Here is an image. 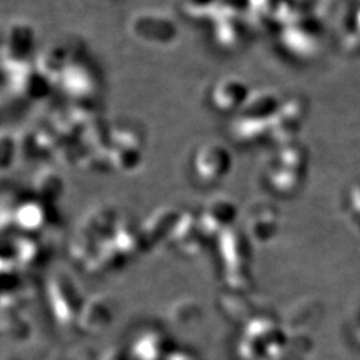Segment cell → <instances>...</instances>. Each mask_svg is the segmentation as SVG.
Here are the masks:
<instances>
[{
    "label": "cell",
    "mask_w": 360,
    "mask_h": 360,
    "mask_svg": "<svg viewBox=\"0 0 360 360\" xmlns=\"http://www.w3.org/2000/svg\"><path fill=\"white\" fill-rule=\"evenodd\" d=\"M129 37L148 47H167L179 35L172 16L160 10H141L129 18Z\"/></svg>",
    "instance_id": "obj_1"
},
{
    "label": "cell",
    "mask_w": 360,
    "mask_h": 360,
    "mask_svg": "<svg viewBox=\"0 0 360 360\" xmlns=\"http://www.w3.org/2000/svg\"><path fill=\"white\" fill-rule=\"evenodd\" d=\"M35 27L25 19H15L8 23L3 32L0 46V59L11 71L30 65L28 59L35 50Z\"/></svg>",
    "instance_id": "obj_2"
},
{
    "label": "cell",
    "mask_w": 360,
    "mask_h": 360,
    "mask_svg": "<svg viewBox=\"0 0 360 360\" xmlns=\"http://www.w3.org/2000/svg\"><path fill=\"white\" fill-rule=\"evenodd\" d=\"M13 72V87L25 99L35 101L46 96L50 90V80L31 65L16 68Z\"/></svg>",
    "instance_id": "obj_3"
},
{
    "label": "cell",
    "mask_w": 360,
    "mask_h": 360,
    "mask_svg": "<svg viewBox=\"0 0 360 360\" xmlns=\"http://www.w3.org/2000/svg\"><path fill=\"white\" fill-rule=\"evenodd\" d=\"M248 98V90L243 82L233 77H226L218 82L212 90V103L219 111L230 112L243 107Z\"/></svg>",
    "instance_id": "obj_4"
},
{
    "label": "cell",
    "mask_w": 360,
    "mask_h": 360,
    "mask_svg": "<svg viewBox=\"0 0 360 360\" xmlns=\"http://www.w3.org/2000/svg\"><path fill=\"white\" fill-rule=\"evenodd\" d=\"M71 65L70 53L65 44L51 43L39 53L37 67L39 71L50 82L60 80L65 75L68 65Z\"/></svg>",
    "instance_id": "obj_5"
},
{
    "label": "cell",
    "mask_w": 360,
    "mask_h": 360,
    "mask_svg": "<svg viewBox=\"0 0 360 360\" xmlns=\"http://www.w3.org/2000/svg\"><path fill=\"white\" fill-rule=\"evenodd\" d=\"M60 80L65 90L75 96H90L98 87L95 74L82 62H71Z\"/></svg>",
    "instance_id": "obj_6"
},
{
    "label": "cell",
    "mask_w": 360,
    "mask_h": 360,
    "mask_svg": "<svg viewBox=\"0 0 360 360\" xmlns=\"http://www.w3.org/2000/svg\"><path fill=\"white\" fill-rule=\"evenodd\" d=\"M18 151V136L11 131H0V167L8 166Z\"/></svg>",
    "instance_id": "obj_7"
},
{
    "label": "cell",
    "mask_w": 360,
    "mask_h": 360,
    "mask_svg": "<svg viewBox=\"0 0 360 360\" xmlns=\"http://www.w3.org/2000/svg\"><path fill=\"white\" fill-rule=\"evenodd\" d=\"M212 0H176V4L181 11L191 15V16H199L205 13L207 7L211 4Z\"/></svg>",
    "instance_id": "obj_8"
}]
</instances>
